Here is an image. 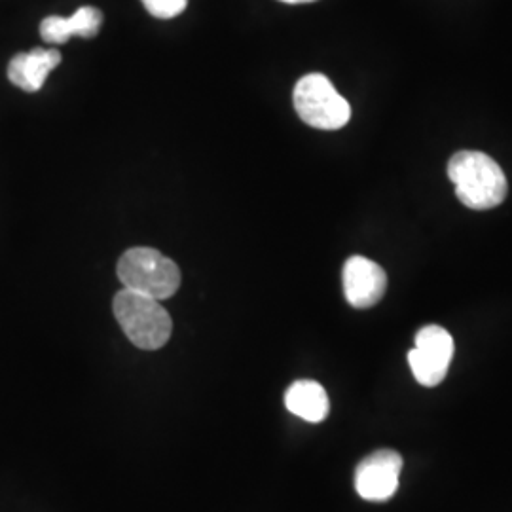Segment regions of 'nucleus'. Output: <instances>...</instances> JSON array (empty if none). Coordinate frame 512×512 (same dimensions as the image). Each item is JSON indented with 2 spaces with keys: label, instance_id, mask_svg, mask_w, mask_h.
Segmentation results:
<instances>
[{
  "label": "nucleus",
  "instance_id": "nucleus-9",
  "mask_svg": "<svg viewBox=\"0 0 512 512\" xmlns=\"http://www.w3.org/2000/svg\"><path fill=\"white\" fill-rule=\"evenodd\" d=\"M103 27V12L93 6H82L71 18L50 16L40 23V37L48 44H65L71 37L93 38Z\"/></svg>",
  "mask_w": 512,
  "mask_h": 512
},
{
  "label": "nucleus",
  "instance_id": "nucleus-7",
  "mask_svg": "<svg viewBox=\"0 0 512 512\" xmlns=\"http://www.w3.org/2000/svg\"><path fill=\"white\" fill-rule=\"evenodd\" d=\"M387 275L384 268L365 256H351L344 264V294L349 306L366 310L384 298Z\"/></svg>",
  "mask_w": 512,
  "mask_h": 512
},
{
  "label": "nucleus",
  "instance_id": "nucleus-12",
  "mask_svg": "<svg viewBox=\"0 0 512 512\" xmlns=\"http://www.w3.org/2000/svg\"><path fill=\"white\" fill-rule=\"evenodd\" d=\"M285 4H308V2H315V0H281Z\"/></svg>",
  "mask_w": 512,
  "mask_h": 512
},
{
  "label": "nucleus",
  "instance_id": "nucleus-2",
  "mask_svg": "<svg viewBox=\"0 0 512 512\" xmlns=\"http://www.w3.org/2000/svg\"><path fill=\"white\" fill-rule=\"evenodd\" d=\"M112 311L129 342L139 349L164 348L171 338L173 321L156 298L122 289L112 300Z\"/></svg>",
  "mask_w": 512,
  "mask_h": 512
},
{
  "label": "nucleus",
  "instance_id": "nucleus-8",
  "mask_svg": "<svg viewBox=\"0 0 512 512\" xmlns=\"http://www.w3.org/2000/svg\"><path fill=\"white\" fill-rule=\"evenodd\" d=\"M59 50L35 48L31 52H21L8 63V80L23 92L35 93L42 90L48 74L61 63Z\"/></svg>",
  "mask_w": 512,
  "mask_h": 512
},
{
  "label": "nucleus",
  "instance_id": "nucleus-5",
  "mask_svg": "<svg viewBox=\"0 0 512 512\" xmlns=\"http://www.w3.org/2000/svg\"><path fill=\"white\" fill-rule=\"evenodd\" d=\"M454 357V338L439 325H427L416 334V348L408 353L414 378L425 387L439 385Z\"/></svg>",
  "mask_w": 512,
  "mask_h": 512
},
{
  "label": "nucleus",
  "instance_id": "nucleus-4",
  "mask_svg": "<svg viewBox=\"0 0 512 512\" xmlns=\"http://www.w3.org/2000/svg\"><path fill=\"white\" fill-rule=\"evenodd\" d=\"M293 103L300 120L311 128L334 131L344 128L351 118L348 101L336 92L325 74L300 78L294 86Z\"/></svg>",
  "mask_w": 512,
  "mask_h": 512
},
{
  "label": "nucleus",
  "instance_id": "nucleus-11",
  "mask_svg": "<svg viewBox=\"0 0 512 512\" xmlns=\"http://www.w3.org/2000/svg\"><path fill=\"white\" fill-rule=\"evenodd\" d=\"M141 2L147 8L148 14L158 19L177 18L188 6V0H141Z\"/></svg>",
  "mask_w": 512,
  "mask_h": 512
},
{
  "label": "nucleus",
  "instance_id": "nucleus-3",
  "mask_svg": "<svg viewBox=\"0 0 512 512\" xmlns=\"http://www.w3.org/2000/svg\"><path fill=\"white\" fill-rule=\"evenodd\" d=\"M116 274L124 289L156 300L171 298L181 287L179 266L150 247H135L126 251L118 260Z\"/></svg>",
  "mask_w": 512,
  "mask_h": 512
},
{
  "label": "nucleus",
  "instance_id": "nucleus-10",
  "mask_svg": "<svg viewBox=\"0 0 512 512\" xmlns=\"http://www.w3.org/2000/svg\"><path fill=\"white\" fill-rule=\"evenodd\" d=\"M287 410L310 423H319L329 416V395L325 387L313 380H298L285 393Z\"/></svg>",
  "mask_w": 512,
  "mask_h": 512
},
{
  "label": "nucleus",
  "instance_id": "nucleus-6",
  "mask_svg": "<svg viewBox=\"0 0 512 512\" xmlns=\"http://www.w3.org/2000/svg\"><path fill=\"white\" fill-rule=\"evenodd\" d=\"M403 471V458L395 450H376L355 469V490L366 501H387L397 488Z\"/></svg>",
  "mask_w": 512,
  "mask_h": 512
},
{
  "label": "nucleus",
  "instance_id": "nucleus-1",
  "mask_svg": "<svg viewBox=\"0 0 512 512\" xmlns=\"http://www.w3.org/2000/svg\"><path fill=\"white\" fill-rule=\"evenodd\" d=\"M448 177L456 186L459 202L469 209H494L507 198V177L484 152L461 150L454 154L448 164Z\"/></svg>",
  "mask_w": 512,
  "mask_h": 512
}]
</instances>
